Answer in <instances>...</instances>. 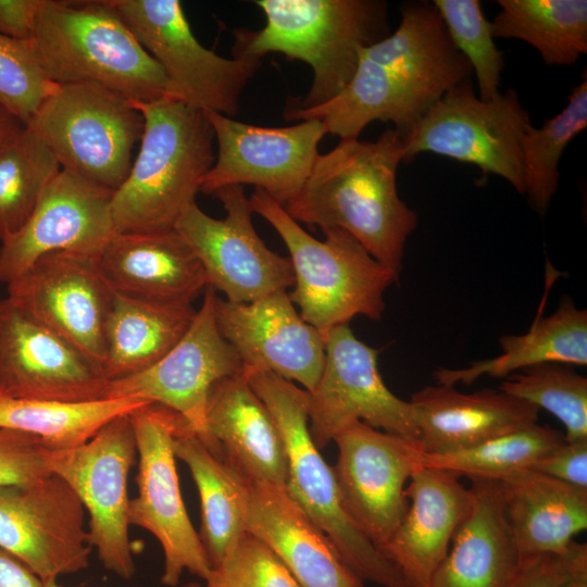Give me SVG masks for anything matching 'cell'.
Listing matches in <instances>:
<instances>
[{
    "label": "cell",
    "instance_id": "6da1fadb",
    "mask_svg": "<svg viewBox=\"0 0 587 587\" xmlns=\"http://www.w3.org/2000/svg\"><path fill=\"white\" fill-rule=\"evenodd\" d=\"M472 75L433 2L410 1L401 5L392 33L360 50L339 95L314 108H285L284 117L317 120L340 139L359 138L374 121L390 122L404 138L448 90Z\"/></svg>",
    "mask_w": 587,
    "mask_h": 587
},
{
    "label": "cell",
    "instance_id": "7a4b0ae2",
    "mask_svg": "<svg viewBox=\"0 0 587 587\" xmlns=\"http://www.w3.org/2000/svg\"><path fill=\"white\" fill-rule=\"evenodd\" d=\"M403 139L394 128L375 141L340 139L320 153L301 190L284 207L296 222L340 228L400 280L408 238L417 213L398 195Z\"/></svg>",
    "mask_w": 587,
    "mask_h": 587
},
{
    "label": "cell",
    "instance_id": "3957f363",
    "mask_svg": "<svg viewBox=\"0 0 587 587\" xmlns=\"http://www.w3.org/2000/svg\"><path fill=\"white\" fill-rule=\"evenodd\" d=\"M265 16L258 30L238 28L232 53L257 59L279 52L313 71L311 88L286 109L321 105L349 84L361 49L387 37L388 3L383 0H257Z\"/></svg>",
    "mask_w": 587,
    "mask_h": 587
},
{
    "label": "cell",
    "instance_id": "277c9868",
    "mask_svg": "<svg viewBox=\"0 0 587 587\" xmlns=\"http://www.w3.org/2000/svg\"><path fill=\"white\" fill-rule=\"evenodd\" d=\"M133 103L143 130L129 173L112 195L114 232L174 228L214 164V133L203 111L168 96Z\"/></svg>",
    "mask_w": 587,
    "mask_h": 587
},
{
    "label": "cell",
    "instance_id": "5b68a950",
    "mask_svg": "<svg viewBox=\"0 0 587 587\" xmlns=\"http://www.w3.org/2000/svg\"><path fill=\"white\" fill-rule=\"evenodd\" d=\"M32 42L55 85L93 83L134 102L168 96L162 68L111 0H42Z\"/></svg>",
    "mask_w": 587,
    "mask_h": 587
},
{
    "label": "cell",
    "instance_id": "8992f818",
    "mask_svg": "<svg viewBox=\"0 0 587 587\" xmlns=\"http://www.w3.org/2000/svg\"><path fill=\"white\" fill-rule=\"evenodd\" d=\"M249 200L253 213L268 222L287 247L295 278L289 298L323 338L357 315L382 320L385 292L399 280L355 238L328 227L322 229L324 240H319L265 191L255 188Z\"/></svg>",
    "mask_w": 587,
    "mask_h": 587
},
{
    "label": "cell",
    "instance_id": "52a82bcc",
    "mask_svg": "<svg viewBox=\"0 0 587 587\" xmlns=\"http://www.w3.org/2000/svg\"><path fill=\"white\" fill-rule=\"evenodd\" d=\"M245 371L282 434L287 454V495L322 529L344 562L364 582L382 587H411L345 510L333 467L326 463L310 434L309 392L272 372Z\"/></svg>",
    "mask_w": 587,
    "mask_h": 587
},
{
    "label": "cell",
    "instance_id": "ba28073f",
    "mask_svg": "<svg viewBox=\"0 0 587 587\" xmlns=\"http://www.w3.org/2000/svg\"><path fill=\"white\" fill-rule=\"evenodd\" d=\"M27 126L62 170L111 191L127 177L143 117L126 97L93 83L58 85Z\"/></svg>",
    "mask_w": 587,
    "mask_h": 587
},
{
    "label": "cell",
    "instance_id": "9c48e42d",
    "mask_svg": "<svg viewBox=\"0 0 587 587\" xmlns=\"http://www.w3.org/2000/svg\"><path fill=\"white\" fill-rule=\"evenodd\" d=\"M532 124L516 91L482 100L472 79L448 90L403 139V162L430 152L474 164L524 195L521 138Z\"/></svg>",
    "mask_w": 587,
    "mask_h": 587
},
{
    "label": "cell",
    "instance_id": "30bf717a",
    "mask_svg": "<svg viewBox=\"0 0 587 587\" xmlns=\"http://www.w3.org/2000/svg\"><path fill=\"white\" fill-rule=\"evenodd\" d=\"M168 83V97L201 111L238 112L261 60L221 57L196 38L178 0H111Z\"/></svg>",
    "mask_w": 587,
    "mask_h": 587
},
{
    "label": "cell",
    "instance_id": "8fae6325",
    "mask_svg": "<svg viewBox=\"0 0 587 587\" xmlns=\"http://www.w3.org/2000/svg\"><path fill=\"white\" fill-rule=\"evenodd\" d=\"M129 417L138 454V495L129 500V525L148 530L160 542L163 585L177 586L185 571L205 580L212 567L183 501L173 449L175 435L186 421L151 402Z\"/></svg>",
    "mask_w": 587,
    "mask_h": 587
},
{
    "label": "cell",
    "instance_id": "7c38bea8",
    "mask_svg": "<svg viewBox=\"0 0 587 587\" xmlns=\"http://www.w3.org/2000/svg\"><path fill=\"white\" fill-rule=\"evenodd\" d=\"M137 454L129 414L103 426L85 444L50 450V473L62 478L88 514L89 544L102 565L129 579L136 572L128 535V476Z\"/></svg>",
    "mask_w": 587,
    "mask_h": 587
},
{
    "label": "cell",
    "instance_id": "4fadbf2b",
    "mask_svg": "<svg viewBox=\"0 0 587 587\" xmlns=\"http://www.w3.org/2000/svg\"><path fill=\"white\" fill-rule=\"evenodd\" d=\"M212 196L223 204L224 218L211 217L195 202L175 224L198 258L208 286L234 303L251 302L292 287L291 262L268 249L257 234L243 187L227 186Z\"/></svg>",
    "mask_w": 587,
    "mask_h": 587
},
{
    "label": "cell",
    "instance_id": "5bb4252c",
    "mask_svg": "<svg viewBox=\"0 0 587 587\" xmlns=\"http://www.w3.org/2000/svg\"><path fill=\"white\" fill-rule=\"evenodd\" d=\"M325 361L309 392V429L321 450L346 426L361 421L416 444L412 407L389 390L378 371V353L358 339L349 324L324 336Z\"/></svg>",
    "mask_w": 587,
    "mask_h": 587
},
{
    "label": "cell",
    "instance_id": "9a60e30c",
    "mask_svg": "<svg viewBox=\"0 0 587 587\" xmlns=\"http://www.w3.org/2000/svg\"><path fill=\"white\" fill-rule=\"evenodd\" d=\"M333 441L338 449L333 471L342 505L379 550L408 512L405 485L420 466L421 450L411 440L361 421L342 428Z\"/></svg>",
    "mask_w": 587,
    "mask_h": 587
},
{
    "label": "cell",
    "instance_id": "2e32d148",
    "mask_svg": "<svg viewBox=\"0 0 587 587\" xmlns=\"http://www.w3.org/2000/svg\"><path fill=\"white\" fill-rule=\"evenodd\" d=\"M217 142V155L204 176L200 191L213 195L221 188L245 184L265 191L285 205L303 187L326 135L317 120L285 127H264L203 111Z\"/></svg>",
    "mask_w": 587,
    "mask_h": 587
},
{
    "label": "cell",
    "instance_id": "e0dca14e",
    "mask_svg": "<svg viewBox=\"0 0 587 587\" xmlns=\"http://www.w3.org/2000/svg\"><path fill=\"white\" fill-rule=\"evenodd\" d=\"M85 516L77 496L52 473L0 487V548L45 582L75 574L89 565L92 550Z\"/></svg>",
    "mask_w": 587,
    "mask_h": 587
},
{
    "label": "cell",
    "instance_id": "ac0fdd59",
    "mask_svg": "<svg viewBox=\"0 0 587 587\" xmlns=\"http://www.w3.org/2000/svg\"><path fill=\"white\" fill-rule=\"evenodd\" d=\"M7 286L9 299L72 342L103 372L105 325L114 291L100 271L98 254L48 253Z\"/></svg>",
    "mask_w": 587,
    "mask_h": 587
},
{
    "label": "cell",
    "instance_id": "d6986e66",
    "mask_svg": "<svg viewBox=\"0 0 587 587\" xmlns=\"http://www.w3.org/2000/svg\"><path fill=\"white\" fill-rule=\"evenodd\" d=\"M216 290L207 286L201 307L182 339L151 367L110 382L107 398L136 397L179 414L208 444L205 408L211 387L243 364L215 321Z\"/></svg>",
    "mask_w": 587,
    "mask_h": 587
},
{
    "label": "cell",
    "instance_id": "ffe728a7",
    "mask_svg": "<svg viewBox=\"0 0 587 587\" xmlns=\"http://www.w3.org/2000/svg\"><path fill=\"white\" fill-rule=\"evenodd\" d=\"M110 382L72 342L5 297L0 299V392L17 399L86 402Z\"/></svg>",
    "mask_w": 587,
    "mask_h": 587
},
{
    "label": "cell",
    "instance_id": "44dd1931",
    "mask_svg": "<svg viewBox=\"0 0 587 587\" xmlns=\"http://www.w3.org/2000/svg\"><path fill=\"white\" fill-rule=\"evenodd\" d=\"M112 195L113 191L61 168L25 224L1 241L0 283L15 280L48 253L98 254L115 233Z\"/></svg>",
    "mask_w": 587,
    "mask_h": 587
},
{
    "label": "cell",
    "instance_id": "7402d4cb",
    "mask_svg": "<svg viewBox=\"0 0 587 587\" xmlns=\"http://www.w3.org/2000/svg\"><path fill=\"white\" fill-rule=\"evenodd\" d=\"M215 321L245 369L272 372L308 392L315 389L325 361L324 338L301 317L287 291L247 303L217 296Z\"/></svg>",
    "mask_w": 587,
    "mask_h": 587
},
{
    "label": "cell",
    "instance_id": "603a6c76",
    "mask_svg": "<svg viewBox=\"0 0 587 587\" xmlns=\"http://www.w3.org/2000/svg\"><path fill=\"white\" fill-rule=\"evenodd\" d=\"M209 450L247 482L285 489L287 454L278 426L245 369L217 380L205 408Z\"/></svg>",
    "mask_w": 587,
    "mask_h": 587
},
{
    "label": "cell",
    "instance_id": "cb8c5ba5",
    "mask_svg": "<svg viewBox=\"0 0 587 587\" xmlns=\"http://www.w3.org/2000/svg\"><path fill=\"white\" fill-rule=\"evenodd\" d=\"M408 512L379 549L411 587H428L472 507L470 487L450 471L419 466L405 487Z\"/></svg>",
    "mask_w": 587,
    "mask_h": 587
},
{
    "label": "cell",
    "instance_id": "d4e9b609",
    "mask_svg": "<svg viewBox=\"0 0 587 587\" xmlns=\"http://www.w3.org/2000/svg\"><path fill=\"white\" fill-rule=\"evenodd\" d=\"M114 292L172 304H192L208 286L205 273L174 228L114 233L98 253Z\"/></svg>",
    "mask_w": 587,
    "mask_h": 587
},
{
    "label": "cell",
    "instance_id": "484cf974",
    "mask_svg": "<svg viewBox=\"0 0 587 587\" xmlns=\"http://www.w3.org/2000/svg\"><path fill=\"white\" fill-rule=\"evenodd\" d=\"M423 453L446 454L475 447L538 421L539 410L498 389L464 394L453 386H426L409 400Z\"/></svg>",
    "mask_w": 587,
    "mask_h": 587
},
{
    "label": "cell",
    "instance_id": "4316f807",
    "mask_svg": "<svg viewBox=\"0 0 587 587\" xmlns=\"http://www.w3.org/2000/svg\"><path fill=\"white\" fill-rule=\"evenodd\" d=\"M246 529L280 559L300 587H364L284 488L248 482Z\"/></svg>",
    "mask_w": 587,
    "mask_h": 587
},
{
    "label": "cell",
    "instance_id": "83f0119b",
    "mask_svg": "<svg viewBox=\"0 0 587 587\" xmlns=\"http://www.w3.org/2000/svg\"><path fill=\"white\" fill-rule=\"evenodd\" d=\"M470 513L434 572L428 587H504L520 557L503 509L500 484L469 478Z\"/></svg>",
    "mask_w": 587,
    "mask_h": 587
},
{
    "label": "cell",
    "instance_id": "f1b7e54d",
    "mask_svg": "<svg viewBox=\"0 0 587 587\" xmlns=\"http://www.w3.org/2000/svg\"><path fill=\"white\" fill-rule=\"evenodd\" d=\"M520 559L562 553L587 527V489L530 469L498 480Z\"/></svg>",
    "mask_w": 587,
    "mask_h": 587
},
{
    "label": "cell",
    "instance_id": "f546056e",
    "mask_svg": "<svg viewBox=\"0 0 587 587\" xmlns=\"http://www.w3.org/2000/svg\"><path fill=\"white\" fill-rule=\"evenodd\" d=\"M538 316L522 335L500 337L501 353L492 359L473 362L470 366L439 369L434 377L437 384L470 385L478 377H502L545 363L585 366L587 364V311L563 296L555 311Z\"/></svg>",
    "mask_w": 587,
    "mask_h": 587
},
{
    "label": "cell",
    "instance_id": "4dcf8cb0",
    "mask_svg": "<svg viewBox=\"0 0 587 587\" xmlns=\"http://www.w3.org/2000/svg\"><path fill=\"white\" fill-rule=\"evenodd\" d=\"M173 449L197 486L199 537L211 567H217L247 534L248 482L218 460L187 422L175 435Z\"/></svg>",
    "mask_w": 587,
    "mask_h": 587
},
{
    "label": "cell",
    "instance_id": "1f68e13d",
    "mask_svg": "<svg viewBox=\"0 0 587 587\" xmlns=\"http://www.w3.org/2000/svg\"><path fill=\"white\" fill-rule=\"evenodd\" d=\"M197 310L114 292L105 325L103 373L109 382L138 374L160 361L185 335Z\"/></svg>",
    "mask_w": 587,
    "mask_h": 587
},
{
    "label": "cell",
    "instance_id": "d6a6232c",
    "mask_svg": "<svg viewBox=\"0 0 587 587\" xmlns=\"http://www.w3.org/2000/svg\"><path fill=\"white\" fill-rule=\"evenodd\" d=\"M494 38L533 46L547 65L570 66L587 52L586 0H498Z\"/></svg>",
    "mask_w": 587,
    "mask_h": 587
},
{
    "label": "cell",
    "instance_id": "836d02e7",
    "mask_svg": "<svg viewBox=\"0 0 587 587\" xmlns=\"http://www.w3.org/2000/svg\"><path fill=\"white\" fill-rule=\"evenodd\" d=\"M149 403L136 398L86 402L17 399L0 392V427L34 435L50 450L76 448L114 419Z\"/></svg>",
    "mask_w": 587,
    "mask_h": 587
},
{
    "label": "cell",
    "instance_id": "e575fe53",
    "mask_svg": "<svg viewBox=\"0 0 587 587\" xmlns=\"http://www.w3.org/2000/svg\"><path fill=\"white\" fill-rule=\"evenodd\" d=\"M587 127V75L566 105L539 128L528 125L521 138L524 186L529 207L545 215L559 187V162L569 142Z\"/></svg>",
    "mask_w": 587,
    "mask_h": 587
},
{
    "label": "cell",
    "instance_id": "d590c367",
    "mask_svg": "<svg viewBox=\"0 0 587 587\" xmlns=\"http://www.w3.org/2000/svg\"><path fill=\"white\" fill-rule=\"evenodd\" d=\"M60 171L51 150L27 125L0 150V241L25 224Z\"/></svg>",
    "mask_w": 587,
    "mask_h": 587
},
{
    "label": "cell",
    "instance_id": "8d00e7d4",
    "mask_svg": "<svg viewBox=\"0 0 587 587\" xmlns=\"http://www.w3.org/2000/svg\"><path fill=\"white\" fill-rule=\"evenodd\" d=\"M564 441V436L547 425L534 423L495 437L475 447L446 454L421 451L420 465L450 471L469 478L501 480L526 469Z\"/></svg>",
    "mask_w": 587,
    "mask_h": 587
},
{
    "label": "cell",
    "instance_id": "74e56055",
    "mask_svg": "<svg viewBox=\"0 0 587 587\" xmlns=\"http://www.w3.org/2000/svg\"><path fill=\"white\" fill-rule=\"evenodd\" d=\"M499 389L551 413L563 424L565 441L587 440V378L570 365L545 363L512 373Z\"/></svg>",
    "mask_w": 587,
    "mask_h": 587
},
{
    "label": "cell",
    "instance_id": "f35d334b",
    "mask_svg": "<svg viewBox=\"0 0 587 587\" xmlns=\"http://www.w3.org/2000/svg\"><path fill=\"white\" fill-rule=\"evenodd\" d=\"M433 4L446 26L454 47L470 63L476 75L478 97L495 98L504 67L502 52L497 48L489 22L478 0H434Z\"/></svg>",
    "mask_w": 587,
    "mask_h": 587
},
{
    "label": "cell",
    "instance_id": "ab89813d",
    "mask_svg": "<svg viewBox=\"0 0 587 587\" xmlns=\"http://www.w3.org/2000/svg\"><path fill=\"white\" fill-rule=\"evenodd\" d=\"M57 86L42 71L32 40L0 34V103L27 125Z\"/></svg>",
    "mask_w": 587,
    "mask_h": 587
},
{
    "label": "cell",
    "instance_id": "60d3db41",
    "mask_svg": "<svg viewBox=\"0 0 587 587\" xmlns=\"http://www.w3.org/2000/svg\"><path fill=\"white\" fill-rule=\"evenodd\" d=\"M205 587H300L280 559L246 534L232 553L212 569Z\"/></svg>",
    "mask_w": 587,
    "mask_h": 587
},
{
    "label": "cell",
    "instance_id": "b9f144b4",
    "mask_svg": "<svg viewBox=\"0 0 587 587\" xmlns=\"http://www.w3.org/2000/svg\"><path fill=\"white\" fill-rule=\"evenodd\" d=\"M504 587H587V547L573 540L560 554L520 559Z\"/></svg>",
    "mask_w": 587,
    "mask_h": 587
},
{
    "label": "cell",
    "instance_id": "7bdbcfd3",
    "mask_svg": "<svg viewBox=\"0 0 587 587\" xmlns=\"http://www.w3.org/2000/svg\"><path fill=\"white\" fill-rule=\"evenodd\" d=\"M49 452L38 437L0 427V487L33 483L51 474Z\"/></svg>",
    "mask_w": 587,
    "mask_h": 587
},
{
    "label": "cell",
    "instance_id": "ee69618b",
    "mask_svg": "<svg viewBox=\"0 0 587 587\" xmlns=\"http://www.w3.org/2000/svg\"><path fill=\"white\" fill-rule=\"evenodd\" d=\"M530 470L587 489V440L563 441Z\"/></svg>",
    "mask_w": 587,
    "mask_h": 587
},
{
    "label": "cell",
    "instance_id": "f6af8a7d",
    "mask_svg": "<svg viewBox=\"0 0 587 587\" xmlns=\"http://www.w3.org/2000/svg\"><path fill=\"white\" fill-rule=\"evenodd\" d=\"M42 0H0V34L32 40Z\"/></svg>",
    "mask_w": 587,
    "mask_h": 587
},
{
    "label": "cell",
    "instance_id": "bcb514c9",
    "mask_svg": "<svg viewBox=\"0 0 587 587\" xmlns=\"http://www.w3.org/2000/svg\"><path fill=\"white\" fill-rule=\"evenodd\" d=\"M0 587H46L23 561L0 548Z\"/></svg>",
    "mask_w": 587,
    "mask_h": 587
},
{
    "label": "cell",
    "instance_id": "7dc6e473",
    "mask_svg": "<svg viewBox=\"0 0 587 587\" xmlns=\"http://www.w3.org/2000/svg\"><path fill=\"white\" fill-rule=\"evenodd\" d=\"M25 125L2 103H0V150L24 127Z\"/></svg>",
    "mask_w": 587,
    "mask_h": 587
},
{
    "label": "cell",
    "instance_id": "c3c4849f",
    "mask_svg": "<svg viewBox=\"0 0 587 587\" xmlns=\"http://www.w3.org/2000/svg\"><path fill=\"white\" fill-rule=\"evenodd\" d=\"M45 583H46V587H60L57 583V579H49V580H46ZM184 587H202V586L198 583H190Z\"/></svg>",
    "mask_w": 587,
    "mask_h": 587
}]
</instances>
